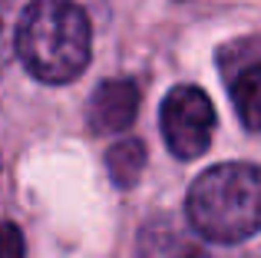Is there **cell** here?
<instances>
[{
  "mask_svg": "<svg viewBox=\"0 0 261 258\" xmlns=\"http://www.w3.org/2000/svg\"><path fill=\"white\" fill-rule=\"evenodd\" d=\"M231 99L242 123L251 133H261V63H251L238 73V80L231 83Z\"/></svg>",
  "mask_w": 261,
  "mask_h": 258,
  "instance_id": "6",
  "label": "cell"
},
{
  "mask_svg": "<svg viewBox=\"0 0 261 258\" xmlns=\"http://www.w3.org/2000/svg\"><path fill=\"white\" fill-rule=\"evenodd\" d=\"M162 136L178 159H198L212 146L215 106L198 86H175L162 99Z\"/></svg>",
  "mask_w": 261,
  "mask_h": 258,
  "instance_id": "3",
  "label": "cell"
},
{
  "mask_svg": "<svg viewBox=\"0 0 261 258\" xmlns=\"http://www.w3.org/2000/svg\"><path fill=\"white\" fill-rule=\"evenodd\" d=\"M185 215L205 242H248L261 232V166L222 162L205 169L189 189Z\"/></svg>",
  "mask_w": 261,
  "mask_h": 258,
  "instance_id": "2",
  "label": "cell"
},
{
  "mask_svg": "<svg viewBox=\"0 0 261 258\" xmlns=\"http://www.w3.org/2000/svg\"><path fill=\"white\" fill-rule=\"evenodd\" d=\"M13 43L40 83H70L89 66L93 30L86 10L73 0H30Z\"/></svg>",
  "mask_w": 261,
  "mask_h": 258,
  "instance_id": "1",
  "label": "cell"
},
{
  "mask_svg": "<svg viewBox=\"0 0 261 258\" xmlns=\"http://www.w3.org/2000/svg\"><path fill=\"white\" fill-rule=\"evenodd\" d=\"M139 258H212L202 245L182 235L169 219H155L139 235Z\"/></svg>",
  "mask_w": 261,
  "mask_h": 258,
  "instance_id": "5",
  "label": "cell"
},
{
  "mask_svg": "<svg viewBox=\"0 0 261 258\" xmlns=\"http://www.w3.org/2000/svg\"><path fill=\"white\" fill-rule=\"evenodd\" d=\"M89 126L96 133H122L139 116V86L133 80H109L99 83L89 96Z\"/></svg>",
  "mask_w": 261,
  "mask_h": 258,
  "instance_id": "4",
  "label": "cell"
},
{
  "mask_svg": "<svg viewBox=\"0 0 261 258\" xmlns=\"http://www.w3.org/2000/svg\"><path fill=\"white\" fill-rule=\"evenodd\" d=\"M106 169H109V175H113V182L119 189L136 186V179H139L142 169H146V146H142L139 139L116 142L106 152Z\"/></svg>",
  "mask_w": 261,
  "mask_h": 258,
  "instance_id": "7",
  "label": "cell"
},
{
  "mask_svg": "<svg viewBox=\"0 0 261 258\" xmlns=\"http://www.w3.org/2000/svg\"><path fill=\"white\" fill-rule=\"evenodd\" d=\"M23 235L13 222H0V258H23Z\"/></svg>",
  "mask_w": 261,
  "mask_h": 258,
  "instance_id": "8",
  "label": "cell"
}]
</instances>
